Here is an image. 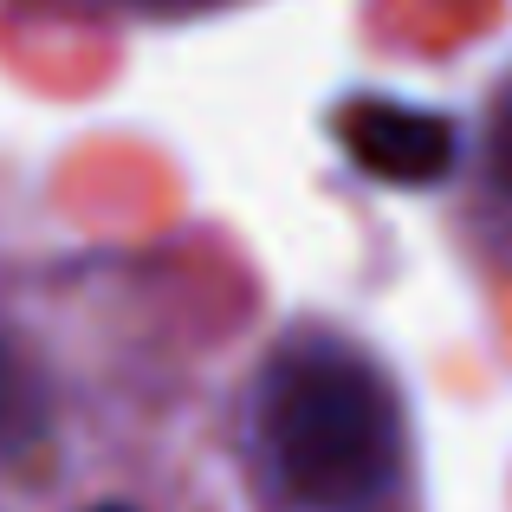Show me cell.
<instances>
[{
    "label": "cell",
    "instance_id": "1",
    "mask_svg": "<svg viewBox=\"0 0 512 512\" xmlns=\"http://www.w3.org/2000/svg\"><path fill=\"white\" fill-rule=\"evenodd\" d=\"M253 435L273 487L305 512H376L402 487V396L338 338H292L260 370Z\"/></svg>",
    "mask_w": 512,
    "mask_h": 512
},
{
    "label": "cell",
    "instance_id": "2",
    "mask_svg": "<svg viewBox=\"0 0 512 512\" xmlns=\"http://www.w3.org/2000/svg\"><path fill=\"white\" fill-rule=\"evenodd\" d=\"M344 150L357 169H370L376 182H402V188H428L454 169V137L448 117L415 111L396 98H357L344 111Z\"/></svg>",
    "mask_w": 512,
    "mask_h": 512
},
{
    "label": "cell",
    "instance_id": "3",
    "mask_svg": "<svg viewBox=\"0 0 512 512\" xmlns=\"http://www.w3.org/2000/svg\"><path fill=\"white\" fill-rule=\"evenodd\" d=\"M487 150H480V163H487V195L512 208V78L500 91H493V111H487Z\"/></svg>",
    "mask_w": 512,
    "mask_h": 512
},
{
    "label": "cell",
    "instance_id": "4",
    "mask_svg": "<svg viewBox=\"0 0 512 512\" xmlns=\"http://www.w3.org/2000/svg\"><path fill=\"white\" fill-rule=\"evenodd\" d=\"M26 415H33V402H26V383H20V370H13V357L0 350V448H7V441L26 428Z\"/></svg>",
    "mask_w": 512,
    "mask_h": 512
},
{
    "label": "cell",
    "instance_id": "5",
    "mask_svg": "<svg viewBox=\"0 0 512 512\" xmlns=\"http://www.w3.org/2000/svg\"><path fill=\"white\" fill-rule=\"evenodd\" d=\"M98 512H130V506H98Z\"/></svg>",
    "mask_w": 512,
    "mask_h": 512
}]
</instances>
